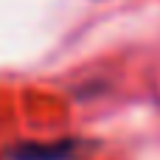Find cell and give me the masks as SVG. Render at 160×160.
I'll use <instances>...</instances> for the list:
<instances>
[{
	"mask_svg": "<svg viewBox=\"0 0 160 160\" xmlns=\"http://www.w3.org/2000/svg\"><path fill=\"white\" fill-rule=\"evenodd\" d=\"M76 141H56V143H20L11 149L14 160H70L76 155Z\"/></svg>",
	"mask_w": 160,
	"mask_h": 160,
	"instance_id": "obj_1",
	"label": "cell"
}]
</instances>
